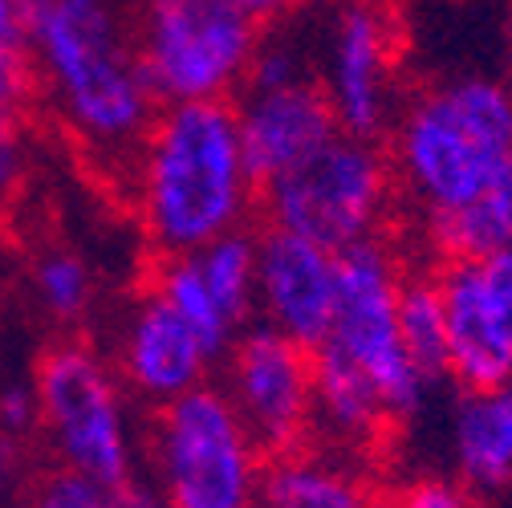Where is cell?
Returning <instances> with one entry per match:
<instances>
[{"label": "cell", "mask_w": 512, "mask_h": 508, "mask_svg": "<svg viewBox=\"0 0 512 508\" xmlns=\"http://www.w3.org/2000/svg\"><path fill=\"white\" fill-rule=\"evenodd\" d=\"M139 232L155 257H187L252 228L261 187L244 167L232 102L159 106L126 175Z\"/></svg>", "instance_id": "1"}, {"label": "cell", "mask_w": 512, "mask_h": 508, "mask_svg": "<svg viewBox=\"0 0 512 508\" xmlns=\"http://www.w3.org/2000/svg\"><path fill=\"white\" fill-rule=\"evenodd\" d=\"M41 90L53 94L66 131L122 175H131L159 98L139 66L135 41L106 0H49L29 25Z\"/></svg>", "instance_id": "2"}, {"label": "cell", "mask_w": 512, "mask_h": 508, "mask_svg": "<svg viewBox=\"0 0 512 508\" xmlns=\"http://www.w3.org/2000/svg\"><path fill=\"white\" fill-rule=\"evenodd\" d=\"M382 147L411 220L452 212L512 167V86L476 74L419 86L403 94Z\"/></svg>", "instance_id": "3"}, {"label": "cell", "mask_w": 512, "mask_h": 508, "mask_svg": "<svg viewBox=\"0 0 512 508\" xmlns=\"http://www.w3.org/2000/svg\"><path fill=\"white\" fill-rule=\"evenodd\" d=\"M399 183L382 139L334 135L301 167L261 187L256 220L297 232L330 252L399 232Z\"/></svg>", "instance_id": "4"}, {"label": "cell", "mask_w": 512, "mask_h": 508, "mask_svg": "<svg viewBox=\"0 0 512 508\" xmlns=\"http://www.w3.org/2000/svg\"><path fill=\"white\" fill-rule=\"evenodd\" d=\"M407 261L411 252L395 232L334 252L338 293L334 322L322 342L370 378L395 427H407L431 395L427 378L415 370L399 334V285Z\"/></svg>", "instance_id": "5"}, {"label": "cell", "mask_w": 512, "mask_h": 508, "mask_svg": "<svg viewBox=\"0 0 512 508\" xmlns=\"http://www.w3.org/2000/svg\"><path fill=\"white\" fill-rule=\"evenodd\" d=\"M147 456L155 488L175 508H256L265 452L220 383H200L155 407Z\"/></svg>", "instance_id": "6"}, {"label": "cell", "mask_w": 512, "mask_h": 508, "mask_svg": "<svg viewBox=\"0 0 512 508\" xmlns=\"http://www.w3.org/2000/svg\"><path fill=\"white\" fill-rule=\"evenodd\" d=\"M33 399L37 423L66 468L106 492L135 480V439L126 423L122 383L90 342H53L37 358Z\"/></svg>", "instance_id": "7"}, {"label": "cell", "mask_w": 512, "mask_h": 508, "mask_svg": "<svg viewBox=\"0 0 512 508\" xmlns=\"http://www.w3.org/2000/svg\"><path fill=\"white\" fill-rule=\"evenodd\" d=\"M261 37L236 0H147L135 53L159 106L232 102Z\"/></svg>", "instance_id": "8"}, {"label": "cell", "mask_w": 512, "mask_h": 508, "mask_svg": "<svg viewBox=\"0 0 512 508\" xmlns=\"http://www.w3.org/2000/svg\"><path fill=\"white\" fill-rule=\"evenodd\" d=\"M399 57L403 29L387 0H342L334 9L317 86H322L342 135L387 139L403 102Z\"/></svg>", "instance_id": "9"}, {"label": "cell", "mask_w": 512, "mask_h": 508, "mask_svg": "<svg viewBox=\"0 0 512 508\" xmlns=\"http://www.w3.org/2000/svg\"><path fill=\"white\" fill-rule=\"evenodd\" d=\"M216 366L220 391L265 460L313 439V350L265 322H248Z\"/></svg>", "instance_id": "10"}, {"label": "cell", "mask_w": 512, "mask_h": 508, "mask_svg": "<svg viewBox=\"0 0 512 508\" xmlns=\"http://www.w3.org/2000/svg\"><path fill=\"white\" fill-rule=\"evenodd\" d=\"M334 252L297 232L256 220V317L305 350H317L334 322Z\"/></svg>", "instance_id": "11"}, {"label": "cell", "mask_w": 512, "mask_h": 508, "mask_svg": "<svg viewBox=\"0 0 512 508\" xmlns=\"http://www.w3.org/2000/svg\"><path fill=\"white\" fill-rule=\"evenodd\" d=\"M232 106L244 167L256 187L301 167L338 135V118L313 74L281 90H240Z\"/></svg>", "instance_id": "12"}, {"label": "cell", "mask_w": 512, "mask_h": 508, "mask_svg": "<svg viewBox=\"0 0 512 508\" xmlns=\"http://www.w3.org/2000/svg\"><path fill=\"white\" fill-rule=\"evenodd\" d=\"M212 354L200 346L183 317L147 285L135 309L126 313L118 338V378L147 407H163L183 391L208 383Z\"/></svg>", "instance_id": "13"}, {"label": "cell", "mask_w": 512, "mask_h": 508, "mask_svg": "<svg viewBox=\"0 0 512 508\" xmlns=\"http://www.w3.org/2000/svg\"><path fill=\"white\" fill-rule=\"evenodd\" d=\"M443 326H447V383L456 391H492L512 374V346L504 342L484 297L476 261H431Z\"/></svg>", "instance_id": "14"}, {"label": "cell", "mask_w": 512, "mask_h": 508, "mask_svg": "<svg viewBox=\"0 0 512 508\" xmlns=\"http://www.w3.org/2000/svg\"><path fill=\"white\" fill-rule=\"evenodd\" d=\"M395 419L382 407L370 378L338 350H313V439L354 460L378 464L395 439Z\"/></svg>", "instance_id": "15"}, {"label": "cell", "mask_w": 512, "mask_h": 508, "mask_svg": "<svg viewBox=\"0 0 512 508\" xmlns=\"http://www.w3.org/2000/svg\"><path fill=\"white\" fill-rule=\"evenodd\" d=\"M256 508H387V488L374 464L309 439L265 460Z\"/></svg>", "instance_id": "16"}, {"label": "cell", "mask_w": 512, "mask_h": 508, "mask_svg": "<svg viewBox=\"0 0 512 508\" xmlns=\"http://www.w3.org/2000/svg\"><path fill=\"white\" fill-rule=\"evenodd\" d=\"M456 480L476 496L512 488V399L504 387L460 391L452 411Z\"/></svg>", "instance_id": "17"}, {"label": "cell", "mask_w": 512, "mask_h": 508, "mask_svg": "<svg viewBox=\"0 0 512 508\" xmlns=\"http://www.w3.org/2000/svg\"><path fill=\"white\" fill-rule=\"evenodd\" d=\"M423 261H480L512 248V167L484 192L452 212L411 220Z\"/></svg>", "instance_id": "18"}, {"label": "cell", "mask_w": 512, "mask_h": 508, "mask_svg": "<svg viewBox=\"0 0 512 508\" xmlns=\"http://www.w3.org/2000/svg\"><path fill=\"white\" fill-rule=\"evenodd\" d=\"M399 334L415 362V370L435 391L447 383V326H443V301L435 285V269L423 257L407 261L403 285H399Z\"/></svg>", "instance_id": "19"}, {"label": "cell", "mask_w": 512, "mask_h": 508, "mask_svg": "<svg viewBox=\"0 0 512 508\" xmlns=\"http://www.w3.org/2000/svg\"><path fill=\"white\" fill-rule=\"evenodd\" d=\"M147 285L191 326V334L200 338V346L212 354V362H220L228 342L236 338V326L220 313L196 257H191V252L187 257H155V265L147 273Z\"/></svg>", "instance_id": "20"}, {"label": "cell", "mask_w": 512, "mask_h": 508, "mask_svg": "<svg viewBox=\"0 0 512 508\" xmlns=\"http://www.w3.org/2000/svg\"><path fill=\"white\" fill-rule=\"evenodd\" d=\"M220 305V313L240 330L256 317V224L236 228L204 244L200 252H191Z\"/></svg>", "instance_id": "21"}, {"label": "cell", "mask_w": 512, "mask_h": 508, "mask_svg": "<svg viewBox=\"0 0 512 508\" xmlns=\"http://www.w3.org/2000/svg\"><path fill=\"white\" fill-rule=\"evenodd\" d=\"M33 281H37L41 305L57 317V322H78V317H86L94 305V273L86 269L82 257H74L66 248L45 252L33 269Z\"/></svg>", "instance_id": "22"}, {"label": "cell", "mask_w": 512, "mask_h": 508, "mask_svg": "<svg viewBox=\"0 0 512 508\" xmlns=\"http://www.w3.org/2000/svg\"><path fill=\"white\" fill-rule=\"evenodd\" d=\"M29 508H106V488L74 468H49L29 488Z\"/></svg>", "instance_id": "23"}, {"label": "cell", "mask_w": 512, "mask_h": 508, "mask_svg": "<svg viewBox=\"0 0 512 508\" xmlns=\"http://www.w3.org/2000/svg\"><path fill=\"white\" fill-rule=\"evenodd\" d=\"M309 78V66L297 45H285V41H265L252 49V61H248V74H244V90H281V86H293Z\"/></svg>", "instance_id": "24"}, {"label": "cell", "mask_w": 512, "mask_h": 508, "mask_svg": "<svg viewBox=\"0 0 512 508\" xmlns=\"http://www.w3.org/2000/svg\"><path fill=\"white\" fill-rule=\"evenodd\" d=\"M387 508H480V496L447 476H415L387 492Z\"/></svg>", "instance_id": "25"}, {"label": "cell", "mask_w": 512, "mask_h": 508, "mask_svg": "<svg viewBox=\"0 0 512 508\" xmlns=\"http://www.w3.org/2000/svg\"><path fill=\"white\" fill-rule=\"evenodd\" d=\"M25 187V114L0 106V208Z\"/></svg>", "instance_id": "26"}, {"label": "cell", "mask_w": 512, "mask_h": 508, "mask_svg": "<svg viewBox=\"0 0 512 508\" xmlns=\"http://www.w3.org/2000/svg\"><path fill=\"white\" fill-rule=\"evenodd\" d=\"M476 265H480V281H484V297L492 305V317H496L504 342L512 346V248L480 257Z\"/></svg>", "instance_id": "27"}, {"label": "cell", "mask_w": 512, "mask_h": 508, "mask_svg": "<svg viewBox=\"0 0 512 508\" xmlns=\"http://www.w3.org/2000/svg\"><path fill=\"white\" fill-rule=\"evenodd\" d=\"M37 423V399L29 387L21 383H9L5 391H0V431L5 435H29Z\"/></svg>", "instance_id": "28"}, {"label": "cell", "mask_w": 512, "mask_h": 508, "mask_svg": "<svg viewBox=\"0 0 512 508\" xmlns=\"http://www.w3.org/2000/svg\"><path fill=\"white\" fill-rule=\"evenodd\" d=\"M106 508H175L155 484H139V480H126L118 488L106 492Z\"/></svg>", "instance_id": "29"}, {"label": "cell", "mask_w": 512, "mask_h": 508, "mask_svg": "<svg viewBox=\"0 0 512 508\" xmlns=\"http://www.w3.org/2000/svg\"><path fill=\"white\" fill-rule=\"evenodd\" d=\"M236 5L256 21V25H273L281 17H289L301 0H236Z\"/></svg>", "instance_id": "30"}, {"label": "cell", "mask_w": 512, "mask_h": 508, "mask_svg": "<svg viewBox=\"0 0 512 508\" xmlns=\"http://www.w3.org/2000/svg\"><path fill=\"white\" fill-rule=\"evenodd\" d=\"M21 41H29V29H25L21 13H17V5L13 0H0V53L21 45Z\"/></svg>", "instance_id": "31"}, {"label": "cell", "mask_w": 512, "mask_h": 508, "mask_svg": "<svg viewBox=\"0 0 512 508\" xmlns=\"http://www.w3.org/2000/svg\"><path fill=\"white\" fill-rule=\"evenodd\" d=\"M21 476V443L17 435H0V492H9Z\"/></svg>", "instance_id": "32"}, {"label": "cell", "mask_w": 512, "mask_h": 508, "mask_svg": "<svg viewBox=\"0 0 512 508\" xmlns=\"http://www.w3.org/2000/svg\"><path fill=\"white\" fill-rule=\"evenodd\" d=\"M13 5H17V13H21V21H25V29L49 9V0H13Z\"/></svg>", "instance_id": "33"}, {"label": "cell", "mask_w": 512, "mask_h": 508, "mask_svg": "<svg viewBox=\"0 0 512 508\" xmlns=\"http://www.w3.org/2000/svg\"><path fill=\"white\" fill-rule=\"evenodd\" d=\"M504 61H508V86H512V13H508V49H504Z\"/></svg>", "instance_id": "34"}, {"label": "cell", "mask_w": 512, "mask_h": 508, "mask_svg": "<svg viewBox=\"0 0 512 508\" xmlns=\"http://www.w3.org/2000/svg\"><path fill=\"white\" fill-rule=\"evenodd\" d=\"M504 391H508V399H512V374H508V383H504Z\"/></svg>", "instance_id": "35"}]
</instances>
